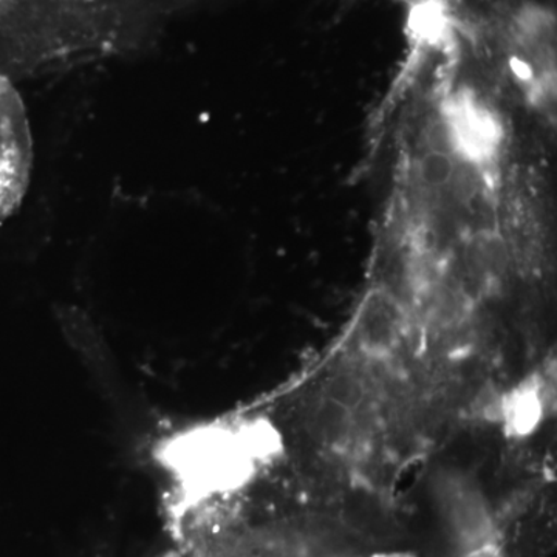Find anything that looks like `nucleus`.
Here are the masks:
<instances>
[{
    "instance_id": "nucleus-1",
    "label": "nucleus",
    "mask_w": 557,
    "mask_h": 557,
    "mask_svg": "<svg viewBox=\"0 0 557 557\" xmlns=\"http://www.w3.org/2000/svg\"><path fill=\"white\" fill-rule=\"evenodd\" d=\"M281 432L265 418L207 421L168 440L160 458L190 507L239 493L281 456Z\"/></svg>"
},
{
    "instance_id": "nucleus-3",
    "label": "nucleus",
    "mask_w": 557,
    "mask_h": 557,
    "mask_svg": "<svg viewBox=\"0 0 557 557\" xmlns=\"http://www.w3.org/2000/svg\"><path fill=\"white\" fill-rule=\"evenodd\" d=\"M443 137L453 153L471 163H490L502 145L496 113L468 94H458L443 112Z\"/></svg>"
},
{
    "instance_id": "nucleus-2",
    "label": "nucleus",
    "mask_w": 557,
    "mask_h": 557,
    "mask_svg": "<svg viewBox=\"0 0 557 557\" xmlns=\"http://www.w3.org/2000/svg\"><path fill=\"white\" fill-rule=\"evenodd\" d=\"M32 132L11 79L0 76V223L21 207L30 183Z\"/></svg>"
},
{
    "instance_id": "nucleus-4",
    "label": "nucleus",
    "mask_w": 557,
    "mask_h": 557,
    "mask_svg": "<svg viewBox=\"0 0 557 557\" xmlns=\"http://www.w3.org/2000/svg\"><path fill=\"white\" fill-rule=\"evenodd\" d=\"M548 384L539 375H528L502 395L497 403V420L509 438L531 437L547 420Z\"/></svg>"
}]
</instances>
